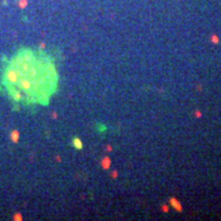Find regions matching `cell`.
Masks as SVG:
<instances>
[{
    "instance_id": "cell-1",
    "label": "cell",
    "mask_w": 221,
    "mask_h": 221,
    "mask_svg": "<svg viewBox=\"0 0 221 221\" xmlns=\"http://www.w3.org/2000/svg\"><path fill=\"white\" fill-rule=\"evenodd\" d=\"M73 146L76 149V150H81V149H83V146H84V144H83V141H81L80 138L75 136V138L73 139Z\"/></svg>"
},
{
    "instance_id": "cell-4",
    "label": "cell",
    "mask_w": 221,
    "mask_h": 221,
    "mask_svg": "<svg viewBox=\"0 0 221 221\" xmlns=\"http://www.w3.org/2000/svg\"><path fill=\"white\" fill-rule=\"evenodd\" d=\"M11 139H12V140H14L15 143H16V141L19 140V131H16V130L12 131V134H11Z\"/></svg>"
},
{
    "instance_id": "cell-2",
    "label": "cell",
    "mask_w": 221,
    "mask_h": 221,
    "mask_svg": "<svg viewBox=\"0 0 221 221\" xmlns=\"http://www.w3.org/2000/svg\"><path fill=\"white\" fill-rule=\"evenodd\" d=\"M101 167L105 169H108L111 167V158L109 157H103L101 161Z\"/></svg>"
},
{
    "instance_id": "cell-3",
    "label": "cell",
    "mask_w": 221,
    "mask_h": 221,
    "mask_svg": "<svg viewBox=\"0 0 221 221\" xmlns=\"http://www.w3.org/2000/svg\"><path fill=\"white\" fill-rule=\"evenodd\" d=\"M171 204L174 205L173 208H176L177 210H181V204H178V203L176 202V199H171Z\"/></svg>"
}]
</instances>
